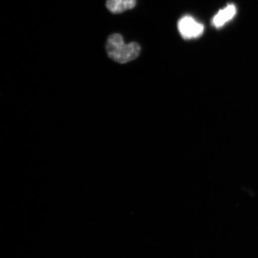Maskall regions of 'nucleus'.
<instances>
[{
  "label": "nucleus",
  "instance_id": "3",
  "mask_svg": "<svg viewBox=\"0 0 258 258\" xmlns=\"http://www.w3.org/2000/svg\"><path fill=\"white\" fill-rule=\"evenodd\" d=\"M137 0H106L105 7L112 14H120L133 9Z\"/></svg>",
  "mask_w": 258,
  "mask_h": 258
},
{
  "label": "nucleus",
  "instance_id": "1",
  "mask_svg": "<svg viewBox=\"0 0 258 258\" xmlns=\"http://www.w3.org/2000/svg\"><path fill=\"white\" fill-rule=\"evenodd\" d=\"M105 50L109 59L123 64L136 59L141 48L136 42L125 44L120 34L114 33L109 35L106 39Z\"/></svg>",
  "mask_w": 258,
  "mask_h": 258
},
{
  "label": "nucleus",
  "instance_id": "2",
  "mask_svg": "<svg viewBox=\"0 0 258 258\" xmlns=\"http://www.w3.org/2000/svg\"><path fill=\"white\" fill-rule=\"evenodd\" d=\"M177 27L180 35L185 39L200 37L204 31V26L189 16H184L180 19Z\"/></svg>",
  "mask_w": 258,
  "mask_h": 258
},
{
  "label": "nucleus",
  "instance_id": "4",
  "mask_svg": "<svg viewBox=\"0 0 258 258\" xmlns=\"http://www.w3.org/2000/svg\"><path fill=\"white\" fill-rule=\"evenodd\" d=\"M236 14V8L233 5H228L224 9L220 10L213 19L212 23L216 28L223 27L225 24L233 19Z\"/></svg>",
  "mask_w": 258,
  "mask_h": 258
}]
</instances>
